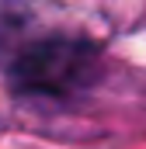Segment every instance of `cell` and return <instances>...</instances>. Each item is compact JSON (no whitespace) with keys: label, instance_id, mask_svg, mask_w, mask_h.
<instances>
[{"label":"cell","instance_id":"obj_1","mask_svg":"<svg viewBox=\"0 0 146 149\" xmlns=\"http://www.w3.org/2000/svg\"><path fill=\"white\" fill-rule=\"evenodd\" d=\"M101 80V52L87 38H42L11 66V90L28 101L66 104Z\"/></svg>","mask_w":146,"mask_h":149}]
</instances>
